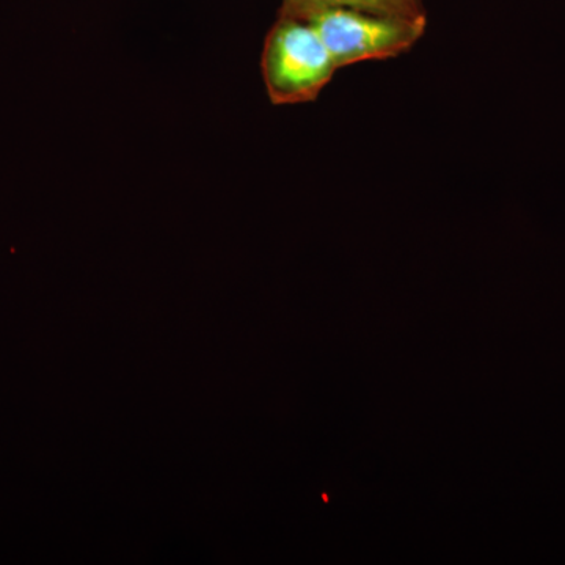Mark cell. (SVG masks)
I'll return each mask as SVG.
<instances>
[{
    "mask_svg": "<svg viewBox=\"0 0 565 565\" xmlns=\"http://www.w3.org/2000/svg\"><path fill=\"white\" fill-rule=\"evenodd\" d=\"M262 65L267 95L277 106L315 102L338 70L315 29L288 14H280L267 35Z\"/></svg>",
    "mask_w": 565,
    "mask_h": 565,
    "instance_id": "1",
    "label": "cell"
},
{
    "mask_svg": "<svg viewBox=\"0 0 565 565\" xmlns=\"http://www.w3.org/2000/svg\"><path fill=\"white\" fill-rule=\"evenodd\" d=\"M305 21L326 44L338 70L397 57L412 50L427 28L426 17H379L343 7L315 11Z\"/></svg>",
    "mask_w": 565,
    "mask_h": 565,
    "instance_id": "2",
    "label": "cell"
},
{
    "mask_svg": "<svg viewBox=\"0 0 565 565\" xmlns=\"http://www.w3.org/2000/svg\"><path fill=\"white\" fill-rule=\"evenodd\" d=\"M332 7H343L392 18L426 17L423 0H282L281 14L305 20L308 14Z\"/></svg>",
    "mask_w": 565,
    "mask_h": 565,
    "instance_id": "3",
    "label": "cell"
}]
</instances>
